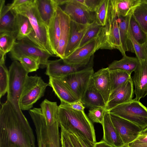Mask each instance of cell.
<instances>
[{"label":"cell","instance_id":"obj_1","mask_svg":"<svg viewBox=\"0 0 147 147\" xmlns=\"http://www.w3.org/2000/svg\"><path fill=\"white\" fill-rule=\"evenodd\" d=\"M0 147H36L28 120L7 100L0 107Z\"/></svg>","mask_w":147,"mask_h":147},{"label":"cell","instance_id":"obj_2","mask_svg":"<svg viewBox=\"0 0 147 147\" xmlns=\"http://www.w3.org/2000/svg\"><path fill=\"white\" fill-rule=\"evenodd\" d=\"M60 127L69 133H76L93 143L96 142L92 123L84 111L74 109L61 102L59 106Z\"/></svg>","mask_w":147,"mask_h":147},{"label":"cell","instance_id":"obj_3","mask_svg":"<svg viewBox=\"0 0 147 147\" xmlns=\"http://www.w3.org/2000/svg\"><path fill=\"white\" fill-rule=\"evenodd\" d=\"M12 9L16 13L23 15L28 18L35 35L38 46L55 56L50 45L48 27L42 21L39 15L35 0H31L29 2Z\"/></svg>","mask_w":147,"mask_h":147},{"label":"cell","instance_id":"obj_4","mask_svg":"<svg viewBox=\"0 0 147 147\" xmlns=\"http://www.w3.org/2000/svg\"><path fill=\"white\" fill-rule=\"evenodd\" d=\"M98 37L101 49H117L120 52L123 56L126 55L122 49L117 14L112 0H109L106 24Z\"/></svg>","mask_w":147,"mask_h":147},{"label":"cell","instance_id":"obj_5","mask_svg":"<svg viewBox=\"0 0 147 147\" xmlns=\"http://www.w3.org/2000/svg\"><path fill=\"white\" fill-rule=\"evenodd\" d=\"M8 72L7 100L13 105L18 112L22 113L19 101L28 73L18 61L12 63Z\"/></svg>","mask_w":147,"mask_h":147},{"label":"cell","instance_id":"obj_6","mask_svg":"<svg viewBox=\"0 0 147 147\" xmlns=\"http://www.w3.org/2000/svg\"><path fill=\"white\" fill-rule=\"evenodd\" d=\"M109 111L132 122L143 130L147 127V108L135 99L119 105Z\"/></svg>","mask_w":147,"mask_h":147},{"label":"cell","instance_id":"obj_7","mask_svg":"<svg viewBox=\"0 0 147 147\" xmlns=\"http://www.w3.org/2000/svg\"><path fill=\"white\" fill-rule=\"evenodd\" d=\"M48 83L45 82L37 75L28 76L20 100L22 111L29 110L34 104L44 95Z\"/></svg>","mask_w":147,"mask_h":147},{"label":"cell","instance_id":"obj_8","mask_svg":"<svg viewBox=\"0 0 147 147\" xmlns=\"http://www.w3.org/2000/svg\"><path fill=\"white\" fill-rule=\"evenodd\" d=\"M10 58L13 60L18 61L22 56L32 57L39 63L41 68L46 67L49 58L55 56L37 46L27 37L16 40L9 52Z\"/></svg>","mask_w":147,"mask_h":147},{"label":"cell","instance_id":"obj_9","mask_svg":"<svg viewBox=\"0 0 147 147\" xmlns=\"http://www.w3.org/2000/svg\"><path fill=\"white\" fill-rule=\"evenodd\" d=\"M94 73L93 66H91L67 74L60 78L80 100Z\"/></svg>","mask_w":147,"mask_h":147},{"label":"cell","instance_id":"obj_10","mask_svg":"<svg viewBox=\"0 0 147 147\" xmlns=\"http://www.w3.org/2000/svg\"><path fill=\"white\" fill-rule=\"evenodd\" d=\"M93 63L88 59L79 64H70L65 62L63 59L49 60L46 67L45 74L49 77L60 78L70 74L81 71L93 66Z\"/></svg>","mask_w":147,"mask_h":147},{"label":"cell","instance_id":"obj_11","mask_svg":"<svg viewBox=\"0 0 147 147\" xmlns=\"http://www.w3.org/2000/svg\"><path fill=\"white\" fill-rule=\"evenodd\" d=\"M112 122L124 144H128L138 137L143 129L132 122L110 113Z\"/></svg>","mask_w":147,"mask_h":147},{"label":"cell","instance_id":"obj_12","mask_svg":"<svg viewBox=\"0 0 147 147\" xmlns=\"http://www.w3.org/2000/svg\"><path fill=\"white\" fill-rule=\"evenodd\" d=\"M63 10L71 20L80 24L88 25L95 20V12L88 11L74 0H67Z\"/></svg>","mask_w":147,"mask_h":147},{"label":"cell","instance_id":"obj_13","mask_svg":"<svg viewBox=\"0 0 147 147\" xmlns=\"http://www.w3.org/2000/svg\"><path fill=\"white\" fill-rule=\"evenodd\" d=\"M100 42L98 36L76 49L63 59L65 62L70 64L82 63L90 59L96 51L101 49Z\"/></svg>","mask_w":147,"mask_h":147},{"label":"cell","instance_id":"obj_14","mask_svg":"<svg viewBox=\"0 0 147 147\" xmlns=\"http://www.w3.org/2000/svg\"><path fill=\"white\" fill-rule=\"evenodd\" d=\"M134 93V84L131 77L123 84L111 93L105 109L109 111L119 105L131 100Z\"/></svg>","mask_w":147,"mask_h":147},{"label":"cell","instance_id":"obj_15","mask_svg":"<svg viewBox=\"0 0 147 147\" xmlns=\"http://www.w3.org/2000/svg\"><path fill=\"white\" fill-rule=\"evenodd\" d=\"M56 11L60 22L61 33L56 56L63 59L70 35L71 20L59 6L57 7Z\"/></svg>","mask_w":147,"mask_h":147},{"label":"cell","instance_id":"obj_16","mask_svg":"<svg viewBox=\"0 0 147 147\" xmlns=\"http://www.w3.org/2000/svg\"><path fill=\"white\" fill-rule=\"evenodd\" d=\"M132 80L134 93L138 101L147 95V59L141 62L134 71Z\"/></svg>","mask_w":147,"mask_h":147},{"label":"cell","instance_id":"obj_17","mask_svg":"<svg viewBox=\"0 0 147 147\" xmlns=\"http://www.w3.org/2000/svg\"><path fill=\"white\" fill-rule=\"evenodd\" d=\"M5 1H0V33L9 32L17 35L16 14L9 5H5Z\"/></svg>","mask_w":147,"mask_h":147},{"label":"cell","instance_id":"obj_18","mask_svg":"<svg viewBox=\"0 0 147 147\" xmlns=\"http://www.w3.org/2000/svg\"><path fill=\"white\" fill-rule=\"evenodd\" d=\"M103 130V140L115 147H122L124 144L111 121L109 111L105 110L102 124Z\"/></svg>","mask_w":147,"mask_h":147},{"label":"cell","instance_id":"obj_19","mask_svg":"<svg viewBox=\"0 0 147 147\" xmlns=\"http://www.w3.org/2000/svg\"><path fill=\"white\" fill-rule=\"evenodd\" d=\"M96 89L103 97L107 105L111 93L110 71L108 68H102L92 76Z\"/></svg>","mask_w":147,"mask_h":147},{"label":"cell","instance_id":"obj_20","mask_svg":"<svg viewBox=\"0 0 147 147\" xmlns=\"http://www.w3.org/2000/svg\"><path fill=\"white\" fill-rule=\"evenodd\" d=\"M49 77V85L52 88L61 102L70 103L79 100L60 78Z\"/></svg>","mask_w":147,"mask_h":147},{"label":"cell","instance_id":"obj_21","mask_svg":"<svg viewBox=\"0 0 147 147\" xmlns=\"http://www.w3.org/2000/svg\"><path fill=\"white\" fill-rule=\"evenodd\" d=\"M80 100L90 109L98 107L105 109L106 107L104 100L95 86L92 77Z\"/></svg>","mask_w":147,"mask_h":147},{"label":"cell","instance_id":"obj_22","mask_svg":"<svg viewBox=\"0 0 147 147\" xmlns=\"http://www.w3.org/2000/svg\"><path fill=\"white\" fill-rule=\"evenodd\" d=\"M88 25L80 24L71 20L70 35L63 59L78 48Z\"/></svg>","mask_w":147,"mask_h":147},{"label":"cell","instance_id":"obj_23","mask_svg":"<svg viewBox=\"0 0 147 147\" xmlns=\"http://www.w3.org/2000/svg\"><path fill=\"white\" fill-rule=\"evenodd\" d=\"M16 40H20L27 37L37 45L35 35L28 18L23 15L16 14Z\"/></svg>","mask_w":147,"mask_h":147},{"label":"cell","instance_id":"obj_24","mask_svg":"<svg viewBox=\"0 0 147 147\" xmlns=\"http://www.w3.org/2000/svg\"><path fill=\"white\" fill-rule=\"evenodd\" d=\"M132 13L125 17L118 15L117 14L121 46L125 54L126 51L134 53L129 34V21Z\"/></svg>","mask_w":147,"mask_h":147},{"label":"cell","instance_id":"obj_25","mask_svg":"<svg viewBox=\"0 0 147 147\" xmlns=\"http://www.w3.org/2000/svg\"><path fill=\"white\" fill-rule=\"evenodd\" d=\"M39 15L48 27L58 7L54 0H35Z\"/></svg>","mask_w":147,"mask_h":147},{"label":"cell","instance_id":"obj_26","mask_svg":"<svg viewBox=\"0 0 147 147\" xmlns=\"http://www.w3.org/2000/svg\"><path fill=\"white\" fill-rule=\"evenodd\" d=\"M40 107L47 125H51L59 122V106L56 102L45 99L40 104Z\"/></svg>","mask_w":147,"mask_h":147},{"label":"cell","instance_id":"obj_27","mask_svg":"<svg viewBox=\"0 0 147 147\" xmlns=\"http://www.w3.org/2000/svg\"><path fill=\"white\" fill-rule=\"evenodd\" d=\"M49 37L52 49L56 56L61 33L59 20L56 10L48 27Z\"/></svg>","mask_w":147,"mask_h":147},{"label":"cell","instance_id":"obj_28","mask_svg":"<svg viewBox=\"0 0 147 147\" xmlns=\"http://www.w3.org/2000/svg\"><path fill=\"white\" fill-rule=\"evenodd\" d=\"M140 63L136 57H130L126 55L123 56L119 60H115L110 64L108 67L110 70L120 69L123 70L131 75Z\"/></svg>","mask_w":147,"mask_h":147},{"label":"cell","instance_id":"obj_29","mask_svg":"<svg viewBox=\"0 0 147 147\" xmlns=\"http://www.w3.org/2000/svg\"><path fill=\"white\" fill-rule=\"evenodd\" d=\"M141 0H112L118 15L125 17L133 13Z\"/></svg>","mask_w":147,"mask_h":147},{"label":"cell","instance_id":"obj_30","mask_svg":"<svg viewBox=\"0 0 147 147\" xmlns=\"http://www.w3.org/2000/svg\"><path fill=\"white\" fill-rule=\"evenodd\" d=\"M132 15L141 28L147 33V1L141 0L133 11Z\"/></svg>","mask_w":147,"mask_h":147},{"label":"cell","instance_id":"obj_31","mask_svg":"<svg viewBox=\"0 0 147 147\" xmlns=\"http://www.w3.org/2000/svg\"><path fill=\"white\" fill-rule=\"evenodd\" d=\"M111 93L125 83L130 78L131 75L120 69L110 70Z\"/></svg>","mask_w":147,"mask_h":147},{"label":"cell","instance_id":"obj_32","mask_svg":"<svg viewBox=\"0 0 147 147\" xmlns=\"http://www.w3.org/2000/svg\"><path fill=\"white\" fill-rule=\"evenodd\" d=\"M17 35L9 32L0 33V56L5 55L11 50L16 40Z\"/></svg>","mask_w":147,"mask_h":147},{"label":"cell","instance_id":"obj_33","mask_svg":"<svg viewBox=\"0 0 147 147\" xmlns=\"http://www.w3.org/2000/svg\"><path fill=\"white\" fill-rule=\"evenodd\" d=\"M129 27L134 40L140 45L144 46L147 43V33L144 32L132 15L129 21Z\"/></svg>","mask_w":147,"mask_h":147},{"label":"cell","instance_id":"obj_34","mask_svg":"<svg viewBox=\"0 0 147 147\" xmlns=\"http://www.w3.org/2000/svg\"><path fill=\"white\" fill-rule=\"evenodd\" d=\"M0 57V97L1 98L7 91L9 72L5 64L6 55Z\"/></svg>","mask_w":147,"mask_h":147},{"label":"cell","instance_id":"obj_35","mask_svg":"<svg viewBox=\"0 0 147 147\" xmlns=\"http://www.w3.org/2000/svg\"><path fill=\"white\" fill-rule=\"evenodd\" d=\"M103 27V26L97 24L95 21L89 25L81 40L78 48L99 36Z\"/></svg>","mask_w":147,"mask_h":147},{"label":"cell","instance_id":"obj_36","mask_svg":"<svg viewBox=\"0 0 147 147\" xmlns=\"http://www.w3.org/2000/svg\"><path fill=\"white\" fill-rule=\"evenodd\" d=\"M109 0H101L95 11V22L104 26L105 24Z\"/></svg>","mask_w":147,"mask_h":147},{"label":"cell","instance_id":"obj_37","mask_svg":"<svg viewBox=\"0 0 147 147\" xmlns=\"http://www.w3.org/2000/svg\"><path fill=\"white\" fill-rule=\"evenodd\" d=\"M18 61L21 63L24 68L28 73L36 71L40 67L39 62L30 57L21 56Z\"/></svg>","mask_w":147,"mask_h":147},{"label":"cell","instance_id":"obj_38","mask_svg":"<svg viewBox=\"0 0 147 147\" xmlns=\"http://www.w3.org/2000/svg\"><path fill=\"white\" fill-rule=\"evenodd\" d=\"M129 39L132 45L134 53L140 62L147 59V56L145 48V45H142L134 39L132 35L129 27Z\"/></svg>","mask_w":147,"mask_h":147},{"label":"cell","instance_id":"obj_39","mask_svg":"<svg viewBox=\"0 0 147 147\" xmlns=\"http://www.w3.org/2000/svg\"><path fill=\"white\" fill-rule=\"evenodd\" d=\"M105 110V108L101 107L90 109L89 110L88 117L92 123H99L102 125Z\"/></svg>","mask_w":147,"mask_h":147},{"label":"cell","instance_id":"obj_40","mask_svg":"<svg viewBox=\"0 0 147 147\" xmlns=\"http://www.w3.org/2000/svg\"><path fill=\"white\" fill-rule=\"evenodd\" d=\"M88 11L95 12L101 0H74Z\"/></svg>","mask_w":147,"mask_h":147},{"label":"cell","instance_id":"obj_41","mask_svg":"<svg viewBox=\"0 0 147 147\" xmlns=\"http://www.w3.org/2000/svg\"><path fill=\"white\" fill-rule=\"evenodd\" d=\"M61 144L64 147H74L70 140L69 132L63 127H60Z\"/></svg>","mask_w":147,"mask_h":147},{"label":"cell","instance_id":"obj_42","mask_svg":"<svg viewBox=\"0 0 147 147\" xmlns=\"http://www.w3.org/2000/svg\"><path fill=\"white\" fill-rule=\"evenodd\" d=\"M73 133L76 136L82 147H94L95 144L83 138L80 135L76 133Z\"/></svg>","mask_w":147,"mask_h":147},{"label":"cell","instance_id":"obj_43","mask_svg":"<svg viewBox=\"0 0 147 147\" xmlns=\"http://www.w3.org/2000/svg\"><path fill=\"white\" fill-rule=\"evenodd\" d=\"M63 102L67 106L74 109L79 111H84L85 107L80 100L70 103Z\"/></svg>","mask_w":147,"mask_h":147},{"label":"cell","instance_id":"obj_44","mask_svg":"<svg viewBox=\"0 0 147 147\" xmlns=\"http://www.w3.org/2000/svg\"><path fill=\"white\" fill-rule=\"evenodd\" d=\"M31 0H15L12 3L9 4L11 9L16 7L30 1Z\"/></svg>","mask_w":147,"mask_h":147},{"label":"cell","instance_id":"obj_45","mask_svg":"<svg viewBox=\"0 0 147 147\" xmlns=\"http://www.w3.org/2000/svg\"><path fill=\"white\" fill-rule=\"evenodd\" d=\"M69 133L70 140L74 147H82L76 136L73 133L69 132Z\"/></svg>","mask_w":147,"mask_h":147},{"label":"cell","instance_id":"obj_46","mask_svg":"<svg viewBox=\"0 0 147 147\" xmlns=\"http://www.w3.org/2000/svg\"><path fill=\"white\" fill-rule=\"evenodd\" d=\"M94 147H115L108 144L104 140L96 142L94 144Z\"/></svg>","mask_w":147,"mask_h":147},{"label":"cell","instance_id":"obj_47","mask_svg":"<svg viewBox=\"0 0 147 147\" xmlns=\"http://www.w3.org/2000/svg\"><path fill=\"white\" fill-rule=\"evenodd\" d=\"M128 145L130 147H147V143L135 144L130 143Z\"/></svg>","mask_w":147,"mask_h":147},{"label":"cell","instance_id":"obj_48","mask_svg":"<svg viewBox=\"0 0 147 147\" xmlns=\"http://www.w3.org/2000/svg\"><path fill=\"white\" fill-rule=\"evenodd\" d=\"M58 6L65 4L67 2V0H54Z\"/></svg>","mask_w":147,"mask_h":147},{"label":"cell","instance_id":"obj_49","mask_svg":"<svg viewBox=\"0 0 147 147\" xmlns=\"http://www.w3.org/2000/svg\"><path fill=\"white\" fill-rule=\"evenodd\" d=\"M140 133L143 134H147V127L143 130Z\"/></svg>","mask_w":147,"mask_h":147},{"label":"cell","instance_id":"obj_50","mask_svg":"<svg viewBox=\"0 0 147 147\" xmlns=\"http://www.w3.org/2000/svg\"><path fill=\"white\" fill-rule=\"evenodd\" d=\"M145 48L146 53V54L147 55V43H146V44L145 45Z\"/></svg>","mask_w":147,"mask_h":147},{"label":"cell","instance_id":"obj_51","mask_svg":"<svg viewBox=\"0 0 147 147\" xmlns=\"http://www.w3.org/2000/svg\"><path fill=\"white\" fill-rule=\"evenodd\" d=\"M122 147H130L128 144H125Z\"/></svg>","mask_w":147,"mask_h":147},{"label":"cell","instance_id":"obj_52","mask_svg":"<svg viewBox=\"0 0 147 147\" xmlns=\"http://www.w3.org/2000/svg\"><path fill=\"white\" fill-rule=\"evenodd\" d=\"M61 147H64L61 144Z\"/></svg>","mask_w":147,"mask_h":147},{"label":"cell","instance_id":"obj_53","mask_svg":"<svg viewBox=\"0 0 147 147\" xmlns=\"http://www.w3.org/2000/svg\"></svg>","mask_w":147,"mask_h":147}]
</instances>
